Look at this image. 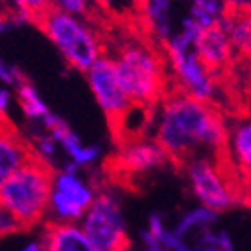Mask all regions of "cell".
<instances>
[{"mask_svg": "<svg viewBox=\"0 0 251 251\" xmlns=\"http://www.w3.org/2000/svg\"><path fill=\"white\" fill-rule=\"evenodd\" d=\"M155 139L174 165L199 156L222 158L226 135V116L220 107L169 90L153 107Z\"/></svg>", "mask_w": 251, "mask_h": 251, "instance_id": "cell-1", "label": "cell"}, {"mask_svg": "<svg viewBox=\"0 0 251 251\" xmlns=\"http://www.w3.org/2000/svg\"><path fill=\"white\" fill-rule=\"evenodd\" d=\"M105 54L132 104L155 107L171 86L167 62L162 48L137 28L116 42L105 37Z\"/></svg>", "mask_w": 251, "mask_h": 251, "instance_id": "cell-2", "label": "cell"}, {"mask_svg": "<svg viewBox=\"0 0 251 251\" xmlns=\"http://www.w3.org/2000/svg\"><path fill=\"white\" fill-rule=\"evenodd\" d=\"M35 25L44 32L58 50L69 67L86 72L102 54H105L104 25L93 20L67 14L58 9H48Z\"/></svg>", "mask_w": 251, "mask_h": 251, "instance_id": "cell-3", "label": "cell"}, {"mask_svg": "<svg viewBox=\"0 0 251 251\" xmlns=\"http://www.w3.org/2000/svg\"><path fill=\"white\" fill-rule=\"evenodd\" d=\"M51 176L53 169L32 155L0 186V204L21 228H30L46 220Z\"/></svg>", "mask_w": 251, "mask_h": 251, "instance_id": "cell-4", "label": "cell"}, {"mask_svg": "<svg viewBox=\"0 0 251 251\" xmlns=\"http://www.w3.org/2000/svg\"><path fill=\"white\" fill-rule=\"evenodd\" d=\"M181 167L184 169L193 197L214 213L228 211L246 197L243 195V183L220 158L199 156L184 162Z\"/></svg>", "mask_w": 251, "mask_h": 251, "instance_id": "cell-5", "label": "cell"}, {"mask_svg": "<svg viewBox=\"0 0 251 251\" xmlns=\"http://www.w3.org/2000/svg\"><path fill=\"white\" fill-rule=\"evenodd\" d=\"M167 62L171 86L174 90L202 102L218 105L220 99V81L204 62L195 53L192 42H184L179 39H171L162 46Z\"/></svg>", "mask_w": 251, "mask_h": 251, "instance_id": "cell-6", "label": "cell"}, {"mask_svg": "<svg viewBox=\"0 0 251 251\" xmlns=\"http://www.w3.org/2000/svg\"><path fill=\"white\" fill-rule=\"evenodd\" d=\"M79 171L71 162L53 171L46 207L48 223H79L92 205L97 188Z\"/></svg>", "mask_w": 251, "mask_h": 251, "instance_id": "cell-7", "label": "cell"}, {"mask_svg": "<svg viewBox=\"0 0 251 251\" xmlns=\"http://www.w3.org/2000/svg\"><path fill=\"white\" fill-rule=\"evenodd\" d=\"M79 226L90 243L102 251H128L130 239L126 234L125 218L116 195L97 190L88 211L81 218Z\"/></svg>", "mask_w": 251, "mask_h": 251, "instance_id": "cell-8", "label": "cell"}, {"mask_svg": "<svg viewBox=\"0 0 251 251\" xmlns=\"http://www.w3.org/2000/svg\"><path fill=\"white\" fill-rule=\"evenodd\" d=\"M84 74H86L90 90L95 97L97 104L114 128L123 118V114L128 111L132 102L118 79L113 62L107 54H102Z\"/></svg>", "mask_w": 251, "mask_h": 251, "instance_id": "cell-9", "label": "cell"}, {"mask_svg": "<svg viewBox=\"0 0 251 251\" xmlns=\"http://www.w3.org/2000/svg\"><path fill=\"white\" fill-rule=\"evenodd\" d=\"M167 162L171 160L155 139L137 135L120 141V150L114 156V171L125 177L144 176Z\"/></svg>", "mask_w": 251, "mask_h": 251, "instance_id": "cell-10", "label": "cell"}, {"mask_svg": "<svg viewBox=\"0 0 251 251\" xmlns=\"http://www.w3.org/2000/svg\"><path fill=\"white\" fill-rule=\"evenodd\" d=\"M220 160L244 186H248L251 169V123L246 113L226 118L225 146Z\"/></svg>", "mask_w": 251, "mask_h": 251, "instance_id": "cell-11", "label": "cell"}, {"mask_svg": "<svg viewBox=\"0 0 251 251\" xmlns=\"http://www.w3.org/2000/svg\"><path fill=\"white\" fill-rule=\"evenodd\" d=\"M193 48H195V53L199 54V58L204 62L205 67L209 69L218 79H222L223 75L228 72L234 60L237 58L225 30L220 23L209 26V28L201 30Z\"/></svg>", "mask_w": 251, "mask_h": 251, "instance_id": "cell-12", "label": "cell"}, {"mask_svg": "<svg viewBox=\"0 0 251 251\" xmlns=\"http://www.w3.org/2000/svg\"><path fill=\"white\" fill-rule=\"evenodd\" d=\"M32 156L30 143L9 122L0 123V186Z\"/></svg>", "mask_w": 251, "mask_h": 251, "instance_id": "cell-13", "label": "cell"}, {"mask_svg": "<svg viewBox=\"0 0 251 251\" xmlns=\"http://www.w3.org/2000/svg\"><path fill=\"white\" fill-rule=\"evenodd\" d=\"M48 134L56 141L58 148H62L63 153L67 155V162L74 163L77 169H86L92 167L93 163L99 162L102 156V150L97 144H84L77 134H74L69 125L60 118L58 122L54 123L50 130H46Z\"/></svg>", "mask_w": 251, "mask_h": 251, "instance_id": "cell-14", "label": "cell"}, {"mask_svg": "<svg viewBox=\"0 0 251 251\" xmlns=\"http://www.w3.org/2000/svg\"><path fill=\"white\" fill-rule=\"evenodd\" d=\"M42 251H102L95 248L79 223H46Z\"/></svg>", "mask_w": 251, "mask_h": 251, "instance_id": "cell-15", "label": "cell"}, {"mask_svg": "<svg viewBox=\"0 0 251 251\" xmlns=\"http://www.w3.org/2000/svg\"><path fill=\"white\" fill-rule=\"evenodd\" d=\"M220 25L225 30L226 37L230 41L235 56H248L251 46V23L250 7H234L226 5Z\"/></svg>", "mask_w": 251, "mask_h": 251, "instance_id": "cell-16", "label": "cell"}, {"mask_svg": "<svg viewBox=\"0 0 251 251\" xmlns=\"http://www.w3.org/2000/svg\"><path fill=\"white\" fill-rule=\"evenodd\" d=\"M102 25L128 26L139 30L143 0H95Z\"/></svg>", "mask_w": 251, "mask_h": 251, "instance_id": "cell-17", "label": "cell"}, {"mask_svg": "<svg viewBox=\"0 0 251 251\" xmlns=\"http://www.w3.org/2000/svg\"><path fill=\"white\" fill-rule=\"evenodd\" d=\"M14 90H16L14 97H16L18 104H20L26 120L41 123V126L44 125L48 118L51 116V109L48 107L46 102L42 100V97L37 92V88L30 81L23 79Z\"/></svg>", "mask_w": 251, "mask_h": 251, "instance_id": "cell-18", "label": "cell"}, {"mask_svg": "<svg viewBox=\"0 0 251 251\" xmlns=\"http://www.w3.org/2000/svg\"><path fill=\"white\" fill-rule=\"evenodd\" d=\"M218 220V213L207 209L204 205H199L195 209H190L181 216V220L176 223V226L172 228V232L177 237L188 241L190 235L193 234H202L204 230H207L211 225Z\"/></svg>", "mask_w": 251, "mask_h": 251, "instance_id": "cell-19", "label": "cell"}, {"mask_svg": "<svg viewBox=\"0 0 251 251\" xmlns=\"http://www.w3.org/2000/svg\"><path fill=\"white\" fill-rule=\"evenodd\" d=\"M225 2L223 0H192L190 5V20L201 30L209 28L222 20L225 13Z\"/></svg>", "mask_w": 251, "mask_h": 251, "instance_id": "cell-20", "label": "cell"}, {"mask_svg": "<svg viewBox=\"0 0 251 251\" xmlns=\"http://www.w3.org/2000/svg\"><path fill=\"white\" fill-rule=\"evenodd\" d=\"M2 5L25 21L35 23L48 9H51V0H2Z\"/></svg>", "mask_w": 251, "mask_h": 251, "instance_id": "cell-21", "label": "cell"}, {"mask_svg": "<svg viewBox=\"0 0 251 251\" xmlns=\"http://www.w3.org/2000/svg\"><path fill=\"white\" fill-rule=\"evenodd\" d=\"M51 7L63 11V13H67V14H74V16L93 20L102 25L99 11H97L95 0H51Z\"/></svg>", "mask_w": 251, "mask_h": 251, "instance_id": "cell-22", "label": "cell"}, {"mask_svg": "<svg viewBox=\"0 0 251 251\" xmlns=\"http://www.w3.org/2000/svg\"><path fill=\"white\" fill-rule=\"evenodd\" d=\"M23 79H25V77H23V74L20 72V69L11 65V63L5 62V60L0 56V84L9 86V88H16Z\"/></svg>", "mask_w": 251, "mask_h": 251, "instance_id": "cell-23", "label": "cell"}, {"mask_svg": "<svg viewBox=\"0 0 251 251\" xmlns=\"http://www.w3.org/2000/svg\"><path fill=\"white\" fill-rule=\"evenodd\" d=\"M20 230H21L20 223L11 216V213L5 209L4 205L0 204V239L7 237L11 234H16Z\"/></svg>", "mask_w": 251, "mask_h": 251, "instance_id": "cell-24", "label": "cell"}, {"mask_svg": "<svg viewBox=\"0 0 251 251\" xmlns=\"http://www.w3.org/2000/svg\"><path fill=\"white\" fill-rule=\"evenodd\" d=\"M14 102V93L9 86L0 84V120H9V113H11V105Z\"/></svg>", "mask_w": 251, "mask_h": 251, "instance_id": "cell-25", "label": "cell"}, {"mask_svg": "<svg viewBox=\"0 0 251 251\" xmlns=\"http://www.w3.org/2000/svg\"><path fill=\"white\" fill-rule=\"evenodd\" d=\"M18 251H42V243L41 241H30L23 248H20Z\"/></svg>", "mask_w": 251, "mask_h": 251, "instance_id": "cell-26", "label": "cell"}, {"mask_svg": "<svg viewBox=\"0 0 251 251\" xmlns=\"http://www.w3.org/2000/svg\"><path fill=\"white\" fill-rule=\"evenodd\" d=\"M225 5H234V7H250V0H223Z\"/></svg>", "mask_w": 251, "mask_h": 251, "instance_id": "cell-27", "label": "cell"}, {"mask_svg": "<svg viewBox=\"0 0 251 251\" xmlns=\"http://www.w3.org/2000/svg\"><path fill=\"white\" fill-rule=\"evenodd\" d=\"M2 122H4V120H0V123H2ZM5 122H7V120H5Z\"/></svg>", "mask_w": 251, "mask_h": 251, "instance_id": "cell-28", "label": "cell"}, {"mask_svg": "<svg viewBox=\"0 0 251 251\" xmlns=\"http://www.w3.org/2000/svg\"><path fill=\"white\" fill-rule=\"evenodd\" d=\"M0 5H2V0H0Z\"/></svg>", "mask_w": 251, "mask_h": 251, "instance_id": "cell-29", "label": "cell"}]
</instances>
